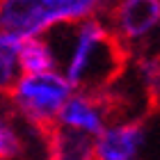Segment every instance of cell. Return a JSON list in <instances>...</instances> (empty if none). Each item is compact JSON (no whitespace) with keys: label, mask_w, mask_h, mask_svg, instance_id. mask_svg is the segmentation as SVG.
Segmentation results:
<instances>
[{"label":"cell","mask_w":160,"mask_h":160,"mask_svg":"<svg viewBox=\"0 0 160 160\" xmlns=\"http://www.w3.org/2000/svg\"><path fill=\"white\" fill-rule=\"evenodd\" d=\"M18 46H21V37H12V34L0 37V85H2V92H9L16 85V80L23 76L18 60Z\"/></svg>","instance_id":"obj_10"},{"label":"cell","mask_w":160,"mask_h":160,"mask_svg":"<svg viewBox=\"0 0 160 160\" xmlns=\"http://www.w3.org/2000/svg\"><path fill=\"white\" fill-rule=\"evenodd\" d=\"M144 144H147L144 119L114 123L98 135V160H137Z\"/></svg>","instance_id":"obj_5"},{"label":"cell","mask_w":160,"mask_h":160,"mask_svg":"<svg viewBox=\"0 0 160 160\" xmlns=\"http://www.w3.org/2000/svg\"><path fill=\"white\" fill-rule=\"evenodd\" d=\"M158 30H160V25H158Z\"/></svg>","instance_id":"obj_12"},{"label":"cell","mask_w":160,"mask_h":160,"mask_svg":"<svg viewBox=\"0 0 160 160\" xmlns=\"http://www.w3.org/2000/svg\"><path fill=\"white\" fill-rule=\"evenodd\" d=\"M25 153V142L12 119H5L0 126V158L2 160H18Z\"/></svg>","instance_id":"obj_11"},{"label":"cell","mask_w":160,"mask_h":160,"mask_svg":"<svg viewBox=\"0 0 160 160\" xmlns=\"http://www.w3.org/2000/svg\"><path fill=\"white\" fill-rule=\"evenodd\" d=\"M18 60L23 73H46L57 69V57L46 37H25L18 46Z\"/></svg>","instance_id":"obj_8"},{"label":"cell","mask_w":160,"mask_h":160,"mask_svg":"<svg viewBox=\"0 0 160 160\" xmlns=\"http://www.w3.org/2000/svg\"><path fill=\"white\" fill-rule=\"evenodd\" d=\"M110 0H0L2 34L39 37L60 23H80L105 12Z\"/></svg>","instance_id":"obj_2"},{"label":"cell","mask_w":160,"mask_h":160,"mask_svg":"<svg viewBox=\"0 0 160 160\" xmlns=\"http://www.w3.org/2000/svg\"><path fill=\"white\" fill-rule=\"evenodd\" d=\"M130 48L112 28L96 16L85 18L78 30V43L67 67L71 87L82 94H105L126 76Z\"/></svg>","instance_id":"obj_1"},{"label":"cell","mask_w":160,"mask_h":160,"mask_svg":"<svg viewBox=\"0 0 160 160\" xmlns=\"http://www.w3.org/2000/svg\"><path fill=\"white\" fill-rule=\"evenodd\" d=\"M57 121L64 123V126L80 128V130H85V133H92L96 137L110 126L103 98L92 96V94H82V92L73 94V96L67 101V105L62 108Z\"/></svg>","instance_id":"obj_7"},{"label":"cell","mask_w":160,"mask_h":160,"mask_svg":"<svg viewBox=\"0 0 160 160\" xmlns=\"http://www.w3.org/2000/svg\"><path fill=\"white\" fill-rule=\"evenodd\" d=\"M46 160H98V137L57 121L43 137Z\"/></svg>","instance_id":"obj_6"},{"label":"cell","mask_w":160,"mask_h":160,"mask_svg":"<svg viewBox=\"0 0 160 160\" xmlns=\"http://www.w3.org/2000/svg\"><path fill=\"white\" fill-rule=\"evenodd\" d=\"M71 82L57 71L46 73H23L9 92H5L12 112L21 117L34 133L46 137V133L57 123L62 108L73 96Z\"/></svg>","instance_id":"obj_3"},{"label":"cell","mask_w":160,"mask_h":160,"mask_svg":"<svg viewBox=\"0 0 160 160\" xmlns=\"http://www.w3.org/2000/svg\"><path fill=\"white\" fill-rule=\"evenodd\" d=\"M123 41H142L160 25V0H110L103 12Z\"/></svg>","instance_id":"obj_4"},{"label":"cell","mask_w":160,"mask_h":160,"mask_svg":"<svg viewBox=\"0 0 160 160\" xmlns=\"http://www.w3.org/2000/svg\"><path fill=\"white\" fill-rule=\"evenodd\" d=\"M135 69L147 87L151 112H160V53H137Z\"/></svg>","instance_id":"obj_9"}]
</instances>
